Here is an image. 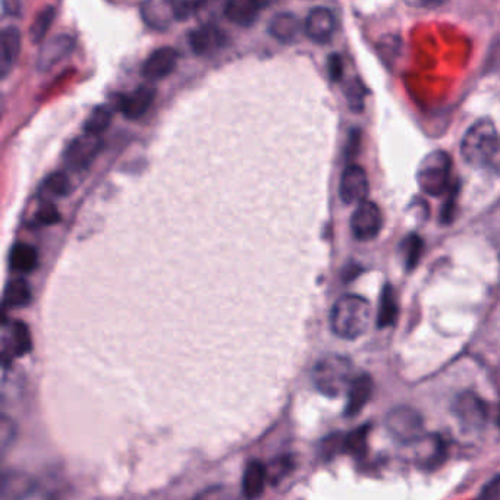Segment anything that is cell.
<instances>
[{
  "mask_svg": "<svg viewBox=\"0 0 500 500\" xmlns=\"http://www.w3.org/2000/svg\"><path fill=\"white\" fill-rule=\"evenodd\" d=\"M263 2H265L266 6H267V4H272V2H274V0H263Z\"/></svg>",
  "mask_w": 500,
  "mask_h": 500,
  "instance_id": "cell-42",
  "label": "cell"
},
{
  "mask_svg": "<svg viewBox=\"0 0 500 500\" xmlns=\"http://www.w3.org/2000/svg\"><path fill=\"white\" fill-rule=\"evenodd\" d=\"M405 2L414 8L436 9L448 4L449 0H405Z\"/></svg>",
  "mask_w": 500,
  "mask_h": 500,
  "instance_id": "cell-40",
  "label": "cell"
},
{
  "mask_svg": "<svg viewBox=\"0 0 500 500\" xmlns=\"http://www.w3.org/2000/svg\"><path fill=\"white\" fill-rule=\"evenodd\" d=\"M448 191H449V197L446 200L445 206L441 209L440 213L441 223H445V225L454 220L456 198H458V186L450 187Z\"/></svg>",
  "mask_w": 500,
  "mask_h": 500,
  "instance_id": "cell-36",
  "label": "cell"
},
{
  "mask_svg": "<svg viewBox=\"0 0 500 500\" xmlns=\"http://www.w3.org/2000/svg\"><path fill=\"white\" fill-rule=\"evenodd\" d=\"M141 17L148 27L159 31L177 21L171 0H146L141 6Z\"/></svg>",
  "mask_w": 500,
  "mask_h": 500,
  "instance_id": "cell-17",
  "label": "cell"
},
{
  "mask_svg": "<svg viewBox=\"0 0 500 500\" xmlns=\"http://www.w3.org/2000/svg\"><path fill=\"white\" fill-rule=\"evenodd\" d=\"M345 97L348 101L349 109L353 112H362L364 109V100L367 97V90L362 84L361 81L358 78L349 81L348 84L345 85L344 89Z\"/></svg>",
  "mask_w": 500,
  "mask_h": 500,
  "instance_id": "cell-29",
  "label": "cell"
},
{
  "mask_svg": "<svg viewBox=\"0 0 500 500\" xmlns=\"http://www.w3.org/2000/svg\"><path fill=\"white\" fill-rule=\"evenodd\" d=\"M398 313H400V307H398L395 290L391 285H386L383 288L382 297H380L377 328L386 329L389 326H393L396 319H398Z\"/></svg>",
  "mask_w": 500,
  "mask_h": 500,
  "instance_id": "cell-22",
  "label": "cell"
},
{
  "mask_svg": "<svg viewBox=\"0 0 500 500\" xmlns=\"http://www.w3.org/2000/svg\"><path fill=\"white\" fill-rule=\"evenodd\" d=\"M269 33L279 42L290 44V43H294L301 34V21L298 17H295L294 13H279L270 22Z\"/></svg>",
  "mask_w": 500,
  "mask_h": 500,
  "instance_id": "cell-20",
  "label": "cell"
},
{
  "mask_svg": "<svg viewBox=\"0 0 500 500\" xmlns=\"http://www.w3.org/2000/svg\"><path fill=\"white\" fill-rule=\"evenodd\" d=\"M369 425H362L353 430L351 433L346 434L341 439V448L346 454L353 455V456H362L367 452V439H369Z\"/></svg>",
  "mask_w": 500,
  "mask_h": 500,
  "instance_id": "cell-25",
  "label": "cell"
},
{
  "mask_svg": "<svg viewBox=\"0 0 500 500\" xmlns=\"http://www.w3.org/2000/svg\"><path fill=\"white\" fill-rule=\"evenodd\" d=\"M36 483L30 475L20 471H0V497L26 499L34 492Z\"/></svg>",
  "mask_w": 500,
  "mask_h": 500,
  "instance_id": "cell-13",
  "label": "cell"
},
{
  "mask_svg": "<svg viewBox=\"0 0 500 500\" xmlns=\"http://www.w3.org/2000/svg\"><path fill=\"white\" fill-rule=\"evenodd\" d=\"M267 484V475H266V465L261 461H251L245 467L244 477H242V492L244 496L249 499L260 497L265 492Z\"/></svg>",
  "mask_w": 500,
  "mask_h": 500,
  "instance_id": "cell-21",
  "label": "cell"
},
{
  "mask_svg": "<svg viewBox=\"0 0 500 500\" xmlns=\"http://www.w3.org/2000/svg\"><path fill=\"white\" fill-rule=\"evenodd\" d=\"M17 439V425L11 417L0 414V461L8 455Z\"/></svg>",
  "mask_w": 500,
  "mask_h": 500,
  "instance_id": "cell-28",
  "label": "cell"
},
{
  "mask_svg": "<svg viewBox=\"0 0 500 500\" xmlns=\"http://www.w3.org/2000/svg\"><path fill=\"white\" fill-rule=\"evenodd\" d=\"M53 20H55V8L53 6H46L38 12L37 17L34 20L33 26H31V38L34 42H40L46 37L47 31L51 28Z\"/></svg>",
  "mask_w": 500,
  "mask_h": 500,
  "instance_id": "cell-30",
  "label": "cell"
},
{
  "mask_svg": "<svg viewBox=\"0 0 500 500\" xmlns=\"http://www.w3.org/2000/svg\"><path fill=\"white\" fill-rule=\"evenodd\" d=\"M265 8L263 0H229L225 17L235 26L250 27L258 20Z\"/></svg>",
  "mask_w": 500,
  "mask_h": 500,
  "instance_id": "cell-15",
  "label": "cell"
},
{
  "mask_svg": "<svg viewBox=\"0 0 500 500\" xmlns=\"http://www.w3.org/2000/svg\"><path fill=\"white\" fill-rule=\"evenodd\" d=\"M450 175L452 159L448 153L436 150L421 162L417 172V181L423 193L430 197H440L450 187Z\"/></svg>",
  "mask_w": 500,
  "mask_h": 500,
  "instance_id": "cell-4",
  "label": "cell"
},
{
  "mask_svg": "<svg viewBox=\"0 0 500 500\" xmlns=\"http://www.w3.org/2000/svg\"><path fill=\"white\" fill-rule=\"evenodd\" d=\"M31 290L30 285L24 279H17L11 282L4 297V308L24 307L30 303Z\"/></svg>",
  "mask_w": 500,
  "mask_h": 500,
  "instance_id": "cell-24",
  "label": "cell"
},
{
  "mask_svg": "<svg viewBox=\"0 0 500 500\" xmlns=\"http://www.w3.org/2000/svg\"><path fill=\"white\" fill-rule=\"evenodd\" d=\"M227 43V36L216 24H202L189 34V46L195 55L206 56L216 53Z\"/></svg>",
  "mask_w": 500,
  "mask_h": 500,
  "instance_id": "cell-10",
  "label": "cell"
},
{
  "mask_svg": "<svg viewBox=\"0 0 500 500\" xmlns=\"http://www.w3.org/2000/svg\"><path fill=\"white\" fill-rule=\"evenodd\" d=\"M101 139L99 135L85 134L74 139L65 152V163L67 168L81 171L93 163L100 152Z\"/></svg>",
  "mask_w": 500,
  "mask_h": 500,
  "instance_id": "cell-8",
  "label": "cell"
},
{
  "mask_svg": "<svg viewBox=\"0 0 500 500\" xmlns=\"http://www.w3.org/2000/svg\"><path fill=\"white\" fill-rule=\"evenodd\" d=\"M112 123V112L105 106H99L89 115L84 123L85 134L100 135L109 128Z\"/></svg>",
  "mask_w": 500,
  "mask_h": 500,
  "instance_id": "cell-26",
  "label": "cell"
},
{
  "mask_svg": "<svg viewBox=\"0 0 500 500\" xmlns=\"http://www.w3.org/2000/svg\"><path fill=\"white\" fill-rule=\"evenodd\" d=\"M43 189L51 195L55 197H65L71 191V181L69 178L62 172L52 173L51 177L47 178Z\"/></svg>",
  "mask_w": 500,
  "mask_h": 500,
  "instance_id": "cell-32",
  "label": "cell"
},
{
  "mask_svg": "<svg viewBox=\"0 0 500 500\" xmlns=\"http://www.w3.org/2000/svg\"><path fill=\"white\" fill-rule=\"evenodd\" d=\"M373 310L369 301L360 295H344L337 299L330 313L332 332L341 339L353 341L370 329Z\"/></svg>",
  "mask_w": 500,
  "mask_h": 500,
  "instance_id": "cell-1",
  "label": "cell"
},
{
  "mask_svg": "<svg viewBox=\"0 0 500 500\" xmlns=\"http://www.w3.org/2000/svg\"><path fill=\"white\" fill-rule=\"evenodd\" d=\"M74 49V42L69 36H58L44 44L38 58L40 69H49L56 63L62 62Z\"/></svg>",
  "mask_w": 500,
  "mask_h": 500,
  "instance_id": "cell-19",
  "label": "cell"
},
{
  "mask_svg": "<svg viewBox=\"0 0 500 500\" xmlns=\"http://www.w3.org/2000/svg\"><path fill=\"white\" fill-rule=\"evenodd\" d=\"M304 30L310 40L319 43V44H324L332 40L333 34L337 30V22L329 9L314 8L308 13Z\"/></svg>",
  "mask_w": 500,
  "mask_h": 500,
  "instance_id": "cell-11",
  "label": "cell"
},
{
  "mask_svg": "<svg viewBox=\"0 0 500 500\" xmlns=\"http://www.w3.org/2000/svg\"><path fill=\"white\" fill-rule=\"evenodd\" d=\"M173 13L177 21H187L188 18L197 15L206 0H171Z\"/></svg>",
  "mask_w": 500,
  "mask_h": 500,
  "instance_id": "cell-33",
  "label": "cell"
},
{
  "mask_svg": "<svg viewBox=\"0 0 500 500\" xmlns=\"http://www.w3.org/2000/svg\"><path fill=\"white\" fill-rule=\"evenodd\" d=\"M373 389H375V385H373V378L370 376L361 375L353 378L346 389L348 401L345 407V417H349V418L357 417L371 400Z\"/></svg>",
  "mask_w": 500,
  "mask_h": 500,
  "instance_id": "cell-14",
  "label": "cell"
},
{
  "mask_svg": "<svg viewBox=\"0 0 500 500\" xmlns=\"http://www.w3.org/2000/svg\"><path fill=\"white\" fill-rule=\"evenodd\" d=\"M2 6H4V12L9 15H18L20 13V0H2Z\"/></svg>",
  "mask_w": 500,
  "mask_h": 500,
  "instance_id": "cell-41",
  "label": "cell"
},
{
  "mask_svg": "<svg viewBox=\"0 0 500 500\" xmlns=\"http://www.w3.org/2000/svg\"><path fill=\"white\" fill-rule=\"evenodd\" d=\"M294 461L290 456H279L274 459L272 463L266 465V475H267V483L272 486L281 483L282 480L286 479V475H290L294 470Z\"/></svg>",
  "mask_w": 500,
  "mask_h": 500,
  "instance_id": "cell-27",
  "label": "cell"
},
{
  "mask_svg": "<svg viewBox=\"0 0 500 500\" xmlns=\"http://www.w3.org/2000/svg\"><path fill=\"white\" fill-rule=\"evenodd\" d=\"M353 380V362L342 355L321 358L313 369V383L321 395L337 398L348 389Z\"/></svg>",
  "mask_w": 500,
  "mask_h": 500,
  "instance_id": "cell-3",
  "label": "cell"
},
{
  "mask_svg": "<svg viewBox=\"0 0 500 500\" xmlns=\"http://www.w3.org/2000/svg\"><path fill=\"white\" fill-rule=\"evenodd\" d=\"M21 51V34L15 27L0 31V81L8 76Z\"/></svg>",
  "mask_w": 500,
  "mask_h": 500,
  "instance_id": "cell-18",
  "label": "cell"
},
{
  "mask_svg": "<svg viewBox=\"0 0 500 500\" xmlns=\"http://www.w3.org/2000/svg\"><path fill=\"white\" fill-rule=\"evenodd\" d=\"M155 97H156V90L150 85H143L128 96H123L119 103V109L126 118L135 121L147 114L155 101Z\"/></svg>",
  "mask_w": 500,
  "mask_h": 500,
  "instance_id": "cell-16",
  "label": "cell"
},
{
  "mask_svg": "<svg viewBox=\"0 0 500 500\" xmlns=\"http://www.w3.org/2000/svg\"><path fill=\"white\" fill-rule=\"evenodd\" d=\"M383 227V215L373 202H358L351 218V231L358 241L375 240Z\"/></svg>",
  "mask_w": 500,
  "mask_h": 500,
  "instance_id": "cell-6",
  "label": "cell"
},
{
  "mask_svg": "<svg viewBox=\"0 0 500 500\" xmlns=\"http://www.w3.org/2000/svg\"><path fill=\"white\" fill-rule=\"evenodd\" d=\"M15 355H24L31 348V337L26 324L18 323L13 329L12 342H11Z\"/></svg>",
  "mask_w": 500,
  "mask_h": 500,
  "instance_id": "cell-35",
  "label": "cell"
},
{
  "mask_svg": "<svg viewBox=\"0 0 500 500\" xmlns=\"http://www.w3.org/2000/svg\"><path fill=\"white\" fill-rule=\"evenodd\" d=\"M178 65V52L172 47H160L144 63L143 75L148 81L163 80Z\"/></svg>",
  "mask_w": 500,
  "mask_h": 500,
  "instance_id": "cell-12",
  "label": "cell"
},
{
  "mask_svg": "<svg viewBox=\"0 0 500 500\" xmlns=\"http://www.w3.org/2000/svg\"><path fill=\"white\" fill-rule=\"evenodd\" d=\"M37 250L34 249L33 245L18 244L12 250L11 265L20 274H30V272H33L37 267Z\"/></svg>",
  "mask_w": 500,
  "mask_h": 500,
  "instance_id": "cell-23",
  "label": "cell"
},
{
  "mask_svg": "<svg viewBox=\"0 0 500 500\" xmlns=\"http://www.w3.org/2000/svg\"><path fill=\"white\" fill-rule=\"evenodd\" d=\"M386 429L392 438L402 443L420 441L425 430V421L420 412L409 407H398L386 416Z\"/></svg>",
  "mask_w": 500,
  "mask_h": 500,
  "instance_id": "cell-5",
  "label": "cell"
},
{
  "mask_svg": "<svg viewBox=\"0 0 500 500\" xmlns=\"http://www.w3.org/2000/svg\"><path fill=\"white\" fill-rule=\"evenodd\" d=\"M38 222L43 223V225H52V223H56L60 220V211L56 210V207L53 204H44V206L38 211Z\"/></svg>",
  "mask_w": 500,
  "mask_h": 500,
  "instance_id": "cell-38",
  "label": "cell"
},
{
  "mask_svg": "<svg viewBox=\"0 0 500 500\" xmlns=\"http://www.w3.org/2000/svg\"><path fill=\"white\" fill-rule=\"evenodd\" d=\"M499 135L490 118H483L470 126L461 143L463 159L472 168H490L496 163Z\"/></svg>",
  "mask_w": 500,
  "mask_h": 500,
  "instance_id": "cell-2",
  "label": "cell"
},
{
  "mask_svg": "<svg viewBox=\"0 0 500 500\" xmlns=\"http://www.w3.org/2000/svg\"><path fill=\"white\" fill-rule=\"evenodd\" d=\"M328 71L329 78L332 83H339L344 76V62H342V58L337 53L329 56L328 60Z\"/></svg>",
  "mask_w": 500,
  "mask_h": 500,
  "instance_id": "cell-37",
  "label": "cell"
},
{
  "mask_svg": "<svg viewBox=\"0 0 500 500\" xmlns=\"http://www.w3.org/2000/svg\"><path fill=\"white\" fill-rule=\"evenodd\" d=\"M480 497L481 499H492L497 500L500 497V477L499 475H495L490 483L484 486L483 490L480 493Z\"/></svg>",
  "mask_w": 500,
  "mask_h": 500,
  "instance_id": "cell-39",
  "label": "cell"
},
{
  "mask_svg": "<svg viewBox=\"0 0 500 500\" xmlns=\"http://www.w3.org/2000/svg\"><path fill=\"white\" fill-rule=\"evenodd\" d=\"M454 412L464 429H483L488 423V405L472 392H464L455 400Z\"/></svg>",
  "mask_w": 500,
  "mask_h": 500,
  "instance_id": "cell-7",
  "label": "cell"
},
{
  "mask_svg": "<svg viewBox=\"0 0 500 500\" xmlns=\"http://www.w3.org/2000/svg\"><path fill=\"white\" fill-rule=\"evenodd\" d=\"M370 191V184L367 173L358 164H349L345 168L339 184V195L345 204H353L366 200Z\"/></svg>",
  "mask_w": 500,
  "mask_h": 500,
  "instance_id": "cell-9",
  "label": "cell"
},
{
  "mask_svg": "<svg viewBox=\"0 0 500 500\" xmlns=\"http://www.w3.org/2000/svg\"><path fill=\"white\" fill-rule=\"evenodd\" d=\"M229 0H206L198 11L202 18V24H215L218 18L225 15V9Z\"/></svg>",
  "mask_w": 500,
  "mask_h": 500,
  "instance_id": "cell-34",
  "label": "cell"
},
{
  "mask_svg": "<svg viewBox=\"0 0 500 500\" xmlns=\"http://www.w3.org/2000/svg\"><path fill=\"white\" fill-rule=\"evenodd\" d=\"M423 240L420 236L412 234L404 240L405 265L408 270H412L420 263L421 254H423Z\"/></svg>",
  "mask_w": 500,
  "mask_h": 500,
  "instance_id": "cell-31",
  "label": "cell"
}]
</instances>
